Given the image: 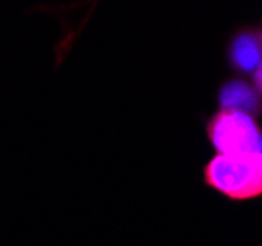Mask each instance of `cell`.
<instances>
[{
    "instance_id": "6da1fadb",
    "label": "cell",
    "mask_w": 262,
    "mask_h": 246,
    "mask_svg": "<svg viewBox=\"0 0 262 246\" xmlns=\"http://www.w3.org/2000/svg\"><path fill=\"white\" fill-rule=\"evenodd\" d=\"M205 183L221 195L243 201L262 195V154H219L203 169Z\"/></svg>"
},
{
    "instance_id": "7a4b0ae2",
    "label": "cell",
    "mask_w": 262,
    "mask_h": 246,
    "mask_svg": "<svg viewBox=\"0 0 262 246\" xmlns=\"http://www.w3.org/2000/svg\"><path fill=\"white\" fill-rule=\"evenodd\" d=\"M207 136L219 154L254 152L260 142V130L250 115L236 110H219L207 124Z\"/></svg>"
},
{
    "instance_id": "3957f363",
    "label": "cell",
    "mask_w": 262,
    "mask_h": 246,
    "mask_svg": "<svg viewBox=\"0 0 262 246\" xmlns=\"http://www.w3.org/2000/svg\"><path fill=\"white\" fill-rule=\"evenodd\" d=\"M262 46L252 34H238L229 46V61L241 71H252L260 65Z\"/></svg>"
},
{
    "instance_id": "277c9868",
    "label": "cell",
    "mask_w": 262,
    "mask_h": 246,
    "mask_svg": "<svg viewBox=\"0 0 262 246\" xmlns=\"http://www.w3.org/2000/svg\"><path fill=\"white\" fill-rule=\"evenodd\" d=\"M219 101H221V110H236L249 115L258 106V99L249 85L241 81H231L225 83V87L219 91Z\"/></svg>"
},
{
    "instance_id": "5b68a950",
    "label": "cell",
    "mask_w": 262,
    "mask_h": 246,
    "mask_svg": "<svg viewBox=\"0 0 262 246\" xmlns=\"http://www.w3.org/2000/svg\"><path fill=\"white\" fill-rule=\"evenodd\" d=\"M254 81H256V87H258L262 93V67H258V71H256V75H254Z\"/></svg>"
},
{
    "instance_id": "8992f818",
    "label": "cell",
    "mask_w": 262,
    "mask_h": 246,
    "mask_svg": "<svg viewBox=\"0 0 262 246\" xmlns=\"http://www.w3.org/2000/svg\"><path fill=\"white\" fill-rule=\"evenodd\" d=\"M256 150H258V152L262 154V136H260V142H258V148H256Z\"/></svg>"
}]
</instances>
